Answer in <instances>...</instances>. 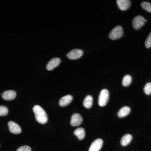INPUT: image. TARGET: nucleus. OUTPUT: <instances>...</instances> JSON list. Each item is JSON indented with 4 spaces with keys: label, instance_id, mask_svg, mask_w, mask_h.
Segmentation results:
<instances>
[{
    "label": "nucleus",
    "instance_id": "412c9836",
    "mask_svg": "<svg viewBox=\"0 0 151 151\" xmlns=\"http://www.w3.org/2000/svg\"><path fill=\"white\" fill-rule=\"evenodd\" d=\"M145 45L147 48H149L151 47V32L149 35L145 42Z\"/></svg>",
    "mask_w": 151,
    "mask_h": 151
},
{
    "label": "nucleus",
    "instance_id": "4be33fe9",
    "mask_svg": "<svg viewBox=\"0 0 151 151\" xmlns=\"http://www.w3.org/2000/svg\"><path fill=\"white\" fill-rule=\"evenodd\" d=\"M17 151H32L31 149L28 146H23L20 147Z\"/></svg>",
    "mask_w": 151,
    "mask_h": 151
},
{
    "label": "nucleus",
    "instance_id": "0eeeda50",
    "mask_svg": "<svg viewBox=\"0 0 151 151\" xmlns=\"http://www.w3.org/2000/svg\"><path fill=\"white\" fill-rule=\"evenodd\" d=\"M102 139H97L93 141L89 147V151H99L102 148L103 145Z\"/></svg>",
    "mask_w": 151,
    "mask_h": 151
},
{
    "label": "nucleus",
    "instance_id": "aec40b11",
    "mask_svg": "<svg viewBox=\"0 0 151 151\" xmlns=\"http://www.w3.org/2000/svg\"><path fill=\"white\" fill-rule=\"evenodd\" d=\"M8 113V109L6 106L0 105V116H5Z\"/></svg>",
    "mask_w": 151,
    "mask_h": 151
},
{
    "label": "nucleus",
    "instance_id": "2eb2a0df",
    "mask_svg": "<svg viewBox=\"0 0 151 151\" xmlns=\"http://www.w3.org/2000/svg\"><path fill=\"white\" fill-rule=\"evenodd\" d=\"M132 139V135L130 134H127L124 135L121 141V145L123 146H126L129 145Z\"/></svg>",
    "mask_w": 151,
    "mask_h": 151
},
{
    "label": "nucleus",
    "instance_id": "20e7f679",
    "mask_svg": "<svg viewBox=\"0 0 151 151\" xmlns=\"http://www.w3.org/2000/svg\"><path fill=\"white\" fill-rule=\"evenodd\" d=\"M147 21V20L145 19L142 16H137L133 19V22H132L133 27L135 29H139Z\"/></svg>",
    "mask_w": 151,
    "mask_h": 151
},
{
    "label": "nucleus",
    "instance_id": "6ab92c4d",
    "mask_svg": "<svg viewBox=\"0 0 151 151\" xmlns=\"http://www.w3.org/2000/svg\"><path fill=\"white\" fill-rule=\"evenodd\" d=\"M145 93L147 95H150L151 94V83L148 82L145 85L144 88Z\"/></svg>",
    "mask_w": 151,
    "mask_h": 151
},
{
    "label": "nucleus",
    "instance_id": "39448f33",
    "mask_svg": "<svg viewBox=\"0 0 151 151\" xmlns=\"http://www.w3.org/2000/svg\"><path fill=\"white\" fill-rule=\"evenodd\" d=\"M83 54V50L78 49H74L68 53L67 56L69 59L76 60L80 58Z\"/></svg>",
    "mask_w": 151,
    "mask_h": 151
},
{
    "label": "nucleus",
    "instance_id": "6e6552de",
    "mask_svg": "<svg viewBox=\"0 0 151 151\" xmlns=\"http://www.w3.org/2000/svg\"><path fill=\"white\" fill-rule=\"evenodd\" d=\"M8 125L9 130L11 133L14 134H19L21 132L22 130L20 127L15 122L10 121L9 122Z\"/></svg>",
    "mask_w": 151,
    "mask_h": 151
},
{
    "label": "nucleus",
    "instance_id": "a211bd4d",
    "mask_svg": "<svg viewBox=\"0 0 151 151\" xmlns=\"http://www.w3.org/2000/svg\"><path fill=\"white\" fill-rule=\"evenodd\" d=\"M142 8L145 10L151 13V4L147 1H144L141 4Z\"/></svg>",
    "mask_w": 151,
    "mask_h": 151
},
{
    "label": "nucleus",
    "instance_id": "dca6fc26",
    "mask_svg": "<svg viewBox=\"0 0 151 151\" xmlns=\"http://www.w3.org/2000/svg\"><path fill=\"white\" fill-rule=\"evenodd\" d=\"M74 134L79 140H82L85 137V130L83 128H78L74 131Z\"/></svg>",
    "mask_w": 151,
    "mask_h": 151
},
{
    "label": "nucleus",
    "instance_id": "7ed1b4c3",
    "mask_svg": "<svg viewBox=\"0 0 151 151\" xmlns=\"http://www.w3.org/2000/svg\"><path fill=\"white\" fill-rule=\"evenodd\" d=\"M124 33V31L122 27L118 25L112 30L109 35V37L113 40L119 39L122 37Z\"/></svg>",
    "mask_w": 151,
    "mask_h": 151
},
{
    "label": "nucleus",
    "instance_id": "4468645a",
    "mask_svg": "<svg viewBox=\"0 0 151 151\" xmlns=\"http://www.w3.org/2000/svg\"><path fill=\"white\" fill-rule=\"evenodd\" d=\"M83 105L85 108H90L93 104V98L91 95H87L84 98L83 103Z\"/></svg>",
    "mask_w": 151,
    "mask_h": 151
},
{
    "label": "nucleus",
    "instance_id": "9d476101",
    "mask_svg": "<svg viewBox=\"0 0 151 151\" xmlns=\"http://www.w3.org/2000/svg\"><path fill=\"white\" fill-rule=\"evenodd\" d=\"M118 7L122 11H126L129 8L131 2L129 0H117L116 1Z\"/></svg>",
    "mask_w": 151,
    "mask_h": 151
},
{
    "label": "nucleus",
    "instance_id": "f257e3e1",
    "mask_svg": "<svg viewBox=\"0 0 151 151\" xmlns=\"http://www.w3.org/2000/svg\"><path fill=\"white\" fill-rule=\"evenodd\" d=\"M33 111L35 114L36 120L41 124H45L47 121V116L45 111L39 105H36L33 108Z\"/></svg>",
    "mask_w": 151,
    "mask_h": 151
},
{
    "label": "nucleus",
    "instance_id": "f03ea898",
    "mask_svg": "<svg viewBox=\"0 0 151 151\" xmlns=\"http://www.w3.org/2000/svg\"><path fill=\"white\" fill-rule=\"evenodd\" d=\"M109 98V92L108 89H102L98 97V104L101 107L105 106L108 103Z\"/></svg>",
    "mask_w": 151,
    "mask_h": 151
},
{
    "label": "nucleus",
    "instance_id": "ddd939ff",
    "mask_svg": "<svg viewBox=\"0 0 151 151\" xmlns=\"http://www.w3.org/2000/svg\"><path fill=\"white\" fill-rule=\"evenodd\" d=\"M131 109L128 106H124L121 108L118 113V116L119 118H124L129 114Z\"/></svg>",
    "mask_w": 151,
    "mask_h": 151
},
{
    "label": "nucleus",
    "instance_id": "f8f14e48",
    "mask_svg": "<svg viewBox=\"0 0 151 151\" xmlns=\"http://www.w3.org/2000/svg\"><path fill=\"white\" fill-rule=\"evenodd\" d=\"M73 100V97L70 95H67L60 98L59 104L61 107H65L69 105Z\"/></svg>",
    "mask_w": 151,
    "mask_h": 151
},
{
    "label": "nucleus",
    "instance_id": "9b49d317",
    "mask_svg": "<svg viewBox=\"0 0 151 151\" xmlns=\"http://www.w3.org/2000/svg\"><path fill=\"white\" fill-rule=\"evenodd\" d=\"M1 95L4 100H12L15 99L16 97V92L14 90H7L3 92Z\"/></svg>",
    "mask_w": 151,
    "mask_h": 151
},
{
    "label": "nucleus",
    "instance_id": "f3484780",
    "mask_svg": "<svg viewBox=\"0 0 151 151\" xmlns=\"http://www.w3.org/2000/svg\"><path fill=\"white\" fill-rule=\"evenodd\" d=\"M132 81V76L129 75H126L124 76L122 80V84L124 86H129Z\"/></svg>",
    "mask_w": 151,
    "mask_h": 151
},
{
    "label": "nucleus",
    "instance_id": "423d86ee",
    "mask_svg": "<svg viewBox=\"0 0 151 151\" xmlns=\"http://www.w3.org/2000/svg\"><path fill=\"white\" fill-rule=\"evenodd\" d=\"M83 121L81 115L79 113H75L72 115L70 119V124L73 127L79 126Z\"/></svg>",
    "mask_w": 151,
    "mask_h": 151
},
{
    "label": "nucleus",
    "instance_id": "1a4fd4ad",
    "mask_svg": "<svg viewBox=\"0 0 151 151\" xmlns=\"http://www.w3.org/2000/svg\"><path fill=\"white\" fill-rule=\"evenodd\" d=\"M60 59L58 58H52L46 65V68L47 70H52L57 67L60 63Z\"/></svg>",
    "mask_w": 151,
    "mask_h": 151
}]
</instances>
